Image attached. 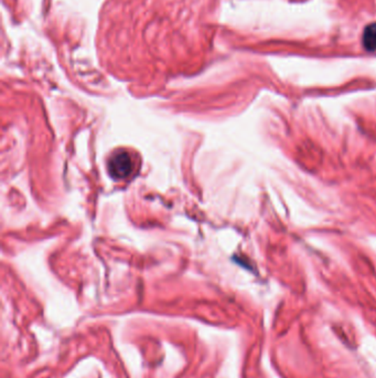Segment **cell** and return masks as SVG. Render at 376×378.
I'll list each match as a JSON object with an SVG mask.
<instances>
[{"label": "cell", "mask_w": 376, "mask_h": 378, "mask_svg": "<svg viewBox=\"0 0 376 378\" xmlns=\"http://www.w3.org/2000/svg\"><path fill=\"white\" fill-rule=\"evenodd\" d=\"M362 45L368 52H376V22L368 24L364 28Z\"/></svg>", "instance_id": "7a4b0ae2"}, {"label": "cell", "mask_w": 376, "mask_h": 378, "mask_svg": "<svg viewBox=\"0 0 376 378\" xmlns=\"http://www.w3.org/2000/svg\"><path fill=\"white\" fill-rule=\"evenodd\" d=\"M107 168L114 180H126L134 170V159L128 152H116L108 161Z\"/></svg>", "instance_id": "6da1fadb"}]
</instances>
